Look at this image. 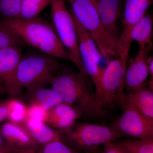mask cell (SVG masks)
Listing matches in <instances>:
<instances>
[{
    "mask_svg": "<svg viewBox=\"0 0 153 153\" xmlns=\"http://www.w3.org/2000/svg\"><path fill=\"white\" fill-rule=\"evenodd\" d=\"M50 85L63 102L74 107L82 116L97 119L106 115L107 111L99 103L91 82L79 72L63 66Z\"/></svg>",
    "mask_w": 153,
    "mask_h": 153,
    "instance_id": "obj_1",
    "label": "cell"
},
{
    "mask_svg": "<svg viewBox=\"0 0 153 153\" xmlns=\"http://www.w3.org/2000/svg\"><path fill=\"white\" fill-rule=\"evenodd\" d=\"M0 25L12 30L25 44L36 50L73 63L72 57L60 41L52 23L38 17L32 19H0Z\"/></svg>",
    "mask_w": 153,
    "mask_h": 153,
    "instance_id": "obj_2",
    "label": "cell"
},
{
    "mask_svg": "<svg viewBox=\"0 0 153 153\" xmlns=\"http://www.w3.org/2000/svg\"><path fill=\"white\" fill-rule=\"evenodd\" d=\"M57 58L38 51H30L22 55L17 72L21 89L32 90L50 84L63 67Z\"/></svg>",
    "mask_w": 153,
    "mask_h": 153,
    "instance_id": "obj_3",
    "label": "cell"
},
{
    "mask_svg": "<svg viewBox=\"0 0 153 153\" xmlns=\"http://www.w3.org/2000/svg\"><path fill=\"white\" fill-rule=\"evenodd\" d=\"M69 10L91 36L98 47L102 57L108 61L118 57L116 49L105 33L95 4L92 0H66Z\"/></svg>",
    "mask_w": 153,
    "mask_h": 153,
    "instance_id": "obj_4",
    "label": "cell"
},
{
    "mask_svg": "<svg viewBox=\"0 0 153 153\" xmlns=\"http://www.w3.org/2000/svg\"><path fill=\"white\" fill-rule=\"evenodd\" d=\"M59 132L62 141L64 140L75 149L86 152H94L101 145L124 136L112 126L88 123L74 125Z\"/></svg>",
    "mask_w": 153,
    "mask_h": 153,
    "instance_id": "obj_5",
    "label": "cell"
},
{
    "mask_svg": "<svg viewBox=\"0 0 153 153\" xmlns=\"http://www.w3.org/2000/svg\"><path fill=\"white\" fill-rule=\"evenodd\" d=\"M127 65L118 57L108 62L104 68L99 85L94 94L103 109H113L120 105L125 93L124 76Z\"/></svg>",
    "mask_w": 153,
    "mask_h": 153,
    "instance_id": "obj_6",
    "label": "cell"
},
{
    "mask_svg": "<svg viewBox=\"0 0 153 153\" xmlns=\"http://www.w3.org/2000/svg\"><path fill=\"white\" fill-rule=\"evenodd\" d=\"M50 6L52 23L60 41L72 57L79 73L91 82L82 66L74 21L65 0H54Z\"/></svg>",
    "mask_w": 153,
    "mask_h": 153,
    "instance_id": "obj_7",
    "label": "cell"
},
{
    "mask_svg": "<svg viewBox=\"0 0 153 153\" xmlns=\"http://www.w3.org/2000/svg\"><path fill=\"white\" fill-rule=\"evenodd\" d=\"M153 2V0H126L122 14L121 32L116 45L118 57L125 64H127L133 41L131 37L132 28L146 13Z\"/></svg>",
    "mask_w": 153,
    "mask_h": 153,
    "instance_id": "obj_8",
    "label": "cell"
},
{
    "mask_svg": "<svg viewBox=\"0 0 153 153\" xmlns=\"http://www.w3.org/2000/svg\"><path fill=\"white\" fill-rule=\"evenodd\" d=\"M70 12L74 21L77 34L79 54L82 66L85 73L93 82L96 90L99 85L103 69L100 66L102 57L93 38L79 24L72 13Z\"/></svg>",
    "mask_w": 153,
    "mask_h": 153,
    "instance_id": "obj_9",
    "label": "cell"
},
{
    "mask_svg": "<svg viewBox=\"0 0 153 153\" xmlns=\"http://www.w3.org/2000/svg\"><path fill=\"white\" fill-rule=\"evenodd\" d=\"M122 108V114L111 126L124 136L153 140V119L145 116L132 107Z\"/></svg>",
    "mask_w": 153,
    "mask_h": 153,
    "instance_id": "obj_10",
    "label": "cell"
},
{
    "mask_svg": "<svg viewBox=\"0 0 153 153\" xmlns=\"http://www.w3.org/2000/svg\"><path fill=\"white\" fill-rule=\"evenodd\" d=\"M22 47H10L0 49V80L7 94L12 97L21 93L17 72L22 59Z\"/></svg>",
    "mask_w": 153,
    "mask_h": 153,
    "instance_id": "obj_11",
    "label": "cell"
},
{
    "mask_svg": "<svg viewBox=\"0 0 153 153\" xmlns=\"http://www.w3.org/2000/svg\"><path fill=\"white\" fill-rule=\"evenodd\" d=\"M102 26L116 47L121 34L119 21L122 17L123 0H95Z\"/></svg>",
    "mask_w": 153,
    "mask_h": 153,
    "instance_id": "obj_12",
    "label": "cell"
},
{
    "mask_svg": "<svg viewBox=\"0 0 153 153\" xmlns=\"http://www.w3.org/2000/svg\"><path fill=\"white\" fill-rule=\"evenodd\" d=\"M150 52L140 49L134 58L131 59L129 65L127 66L124 76V88L127 92L145 85L149 75L147 58Z\"/></svg>",
    "mask_w": 153,
    "mask_h": 153,
    "instance_id": "obj_13",
    "label": "cell"
},
{
    "mask_svg": "<svg viewBox=\"0 0 153 153\" xmlns=\"http://www.w3.org/2000/svg\"><path fill=\"white\" fill-rule=\"evenodd\" d=\"M120 105L134 108L139 112L153 119V91L149 86L142 87L125 94Z\"/></svg>",
    "mask_w": 153,
    "mask_h": 153,
    "instance_id": "obj_14",
    "label": "cell"
},
{
    "mask_svg": "<svg viewBox=\"0 0 153 153\" xmlns=\"http://www.w3.org/2000/svg\"><path fill=\"white\" fill-rule=\"evenodd\" d=\"M82 116L74 107L61 102L48 111L46 123L59 131L71 128L75 125L76 120Z\"/></svg>",
    "mask_w": 153,
    "mask_h": 153,
    "instance_id": "obj_15",
    "label": "cell"
},
{
    "mask_svg": "<svg viewBox=\"0 0 153 153\" xmlns=\"http://www.w3.org/2000/svg\"><path fill=\"white\" fill-rule=\"evenodd\" d=\"M0 132L6 141L13 147L27 149L39 146L33 140L22 124L7 122L1 126Z\"/></svg>",
    "mask_w": 153,
    "mask_h": 153,
    "instance_id": "obj_16",
    "label": "cell"
},
{
    "mask_svg": "<svg viewBox=\"0 0 153 153\" xmlns=\"http://www.w3.org/2000/svg\"><path fill=\"white\" fill-rule=\"evenodd\" d=\"M22 124L38 145H45L57 141H62L59 131L46 123L26 119Z\"/></svg>",
    "mask_w": 153,
    "mask_h": 153,
    "instance_id": "obj_17",
    "label": "cell"
},
{
    "mask_svg": "<svg viewBox=\"0 0 153 153\" xmlns=\"http://www.w3.org/2000/svg\"><path fill=\"white\" fill-rule=\"evenodd\" d=\"M153 18L146 13L134 25L132 28L131 37L136 41L140 49L150 52L153 47Z\"/></svg>",
    "mask_w": 153,
    "mask_h": 153,
    "instance_id": "obj_18",
    "label": "cell"
},
{
    "mask_svg": "<svg viewBox=\"0 0 153 153\" xmlns=\"http://www.w3.org/2000/svg\"><path fill=\"white\" fill-rule=\"evenodd\" d=\"M27 91L30 103L39 105L47 111L63 102L60 96L51 88H41Z\"/></svg>",
    "mask_w": 153,
    "mask_h": 153,
    "instance_id": "obj_19",
    "label": "cell"
},
{
    "mask_svg": "<svg viewBox=\"0 0 153 153\" xmlns=\"http://www.w3.org/2000/svg\"><path fill=\"white\" fill-rule=\"evenodd\" d=\"M114 142L125 153H153V140L135 138Z\"/></svg>",
    "mask_w": 153,
    "mask_h": 153,
    "instance_id": "obj_20",
    "label": "cell"
},
{
    "mask_svg": "<svg viewBox=\"0 0 153 153\" xmlns=\"http://www.w3.org/2000/svg\"><path fill=\"white\" fill-rule=\"evenodd\" d=\"M54 0H22L21 19H32L39 17L40 14Z\"/></svg>",
    "mask_w": 153,
    "mask_h": 153,
    "instance_id": "obj_21",
    "label": "cell"
},
{
    "mask_svg": "<svg viewBox=\"0 0 153 153\" xmlns=\"http://www.w3.org/2000/svg\"><path fill=\"white\" fill-rule=\"evenodd\" d=\"M27 106L23 102L15 97L7 99V119L13 123L22 124L27 117Z\"/></svg>",
    "mask_w": 153,
    "mask_h": 153,
    "instance_id": "obj_22",
    "label": "cell"
},
{
    "mask_svg": "<svg viewBox=\"0 0 153 153\" xmlns=\"http://www.w3.org/2000/svg\"><path fill=\"white\" fill-rule=\"evenodd\" d=\"M22 0H0V19L15 20L21 19Z\"/></svg>",
    "mask_w": 153,
    "mask_h": 153,
    "instance_id": "obj_23",
    "label": "cell"
},
{
    "mask_svg": "<svg viewBox=\"0 0 153 153\" xmlns=\"http://www.w3.org/2000/svg\"><path fill=\"white\" fill-rule=\"evenodd\" d=\"M25 43L16 34L0 25V49L8 47H23Z\"/></svg>",
    "mask_w": 153,
    "mask_h": 153,
    "instance_id": "obj_24",
    "label": "cell"
},
{
    "mask_svg": "<svg viewBox=\"0 0 153 153\" xmlns=\"http://www.w3.org/2000/svg\"><path fill=\"white\" fill-rule=\"evenodd\" d=\"M38 146L36 153H78L61 141L52 142Z\"/></svg>",
    "mask_w": 153,
    "mask_h": 153,
    "instance_id": "obj_25",
    "label": "cell"
},
{
    "mask_svg": "<svg viewBox=\"0 0 153 153\" xmlns=\"http://www.w3.org/2000/svg\"><path fill=\"white\" fill-rule=\"evenodd\" d=\"M48 111L39 105L30 103L27 106L26 119L46 123L48 117Z\"/></svg>",
    "mask_w": 153,
    "mask_h": 153,
    "instance_id": "obj_26",
    "label": "cell"
},
{
    "mask_svg": "<svg viewBox=\"0 0 153 153\" xmlns=\"http://www.w3.org/2000/svg\"><path fill=\"white\" fill-rule=\"evenodd\" d=\"M103 146L104 148L101 153H125L114 142L106 143Z\"/></svg>",
    "mask_w": 153,
    "mask_h": 153,
    "instance_id": "obj_27",
    "label": "cell"
},
{
    "mask_svg": "<svg viewBox=\"0 0 153 153\" xmlns=\"http://www.w3.org/2000/svg\"><path fill=\"white\" fill-rule=\"evenodd\" d=\"M13 147L4 139L0 132V152L13 153Z\"/></svg>",
    "mask_w": 153,
    "mask_h": 153,
    "instance_id": "obj_28",
    "label": "cell"
},
{
    "mask_svg": "<svg viewBox=\"0 0 153 153\" xmlns=\"http://www.w3.org/2000/svg\"><path fill=\"white\" fill-rule=\"evenodd\" d=\"M7 100L0 102V123L7 118Z\"/></svg>",
    "mask_w": 153,
    "mask_h": 153,
    "instance_id": "obj_29",
    "label": "cell"
},
{
    "mask_svg": "<svg viewBox=\"0 0 153 153\" xmlns=\"http://www.w3.org/2000/svg\"><path fill=\"white\" fill-rule=\"evenodd\" d=\"M147 63L149 67V75H150L149 82H148L149 87L153 90V56H148Z\"/></svg>",
    "mask_w": 153,
    "mask_h": 153,
    "instance_id": "obj_30",
    "label": "cell"
},
{
    "mask_svg": "<svg viewBox=\"0 0 153 153\" xmlns=\"http://www.w3.org/2000/svg\"><path fill=\"white\" fill-rule=\"evenodd\" d=\"M2 91V89L1 86H0V93Z\"/></svg>",
    "mask_w": 153,
    "mask_h": 153,
    "instance_id": "obj_31",
    "label": "cell"
},
{
    "mask_svg": "<svg viewBox=\"0 0 153 153\" xmlns=\"http://www.w3.org/2000/svg\"><path fill=\"white\" fill-rule=\"evenodd\" d=\"M2 82H1V81L0 80V86H1L2 84Z\"/></svg>",
    "mask_w": 153,
    "mask_h": 153,
    "instance_id": "obj_32",
    "label": "cell"
},
{
    "mask_svg": "<svg viewBox=\"0 0 153 153\" xmlns=\"http://www.w3.org/2000/svg\"><path fill=\"white\" fill-rule=\"evenodd\" d=\"M92 1H93L94 2V3L95 4V0H92Z\"/></svg>",
    "mask_w": 153,
    "mask_h": 153,
    "instance_id": "obj_33",
    "label": "cell"
},
{
    "mask_svg": "<svg viewBox=\"0 0 153 153\" xmlns=\"http://www.w3.org/2000/svg\"><path fill=\"white\" fill-rule=\"evenodd\" d=\"M0 153H10L0 152Z\"/></svg>",
    "mask_w": 153,
    "mask_h": 153,
    "instance_id": "obj_34",
    "label": "cell"
}]
</instances>
